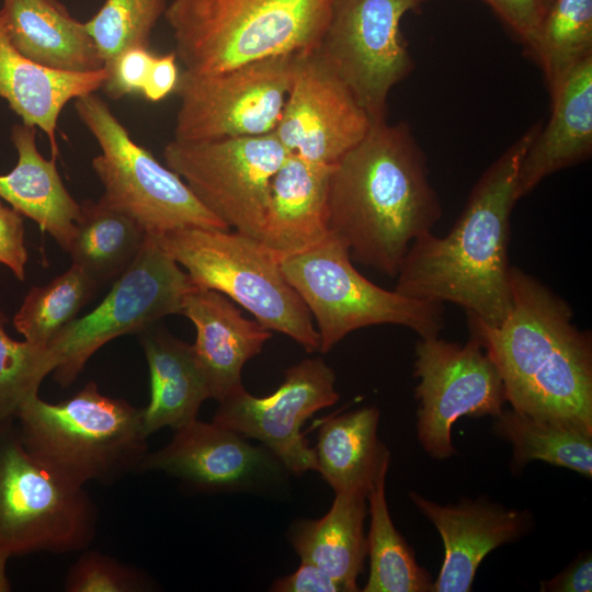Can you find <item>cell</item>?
Segmentation results:
<instances>
[{
  "label": "cell",
  "mask_w": 592,
  "mask_h": 592,
  "mask_svg": "<svg viewBox=\"0 0 592 592\" xmlns=\"http://www.w3.org/2000/svg\"><path fill=\"white\" fill-rule=\"evenodd\" d=\"M425 155L408 124L373 122L366 136L330 170L329 232L352 259L397 276L415 239L442 217Z\"/></svg>",
  "instance_id": "obj_1"
},
{
  "label": "cell",
  "mask_w": 592,
  "mask_h": 592,
  "mask_svg": "<svg viewBox=\"0 0 592 592\" xmlns=\"http://www.w3.org/2000/svg\"><path fill=\"white\" fill-rule=\"evenodd\" d=\"M536 123L481 174L452 229L428 232L410 246L395 291L410 298L451 303L482 322L500 325L512 308L510 218L520 164L539 132Z\"/></svg>",
  "instance_id": "obj_2"
},
{
  "label": "cell",
  "mask_w": 592,
  "mask_h": 592,
  "mask_svg": "<svg viewBox=\"0 0 592 592\" xmlns=\"http://www.w3.org/2000/svg\"><path fill=\"white\" fill-rule=\"evenodd\" d=\"M512 308L497 326L468 317L513 409L592 433V340L569 304L538 278L510 267Z\"/></svg>",
  "instance_id": "obj_3"
},
{
  "label": "cell",
  "mask_w": 592,
  "mask_h": 592,
  "mask_svg": "<svg viewBox=\"0 0 592 592\" xmlns=\"http://www.w3.org/2000/svg\"><path fill=\"white\" fill-rule=\"evenodd\" d=\"M333 0H172L164 15L184 70L225 71L315 49Z\"/></svg>",
  "instance_id": "obj_4"
},
{
  "label": "cell",
  "mask_w": 592,
  "mask_h": 592,
  "mask_svg": "<svg viewBox=\"0 0 592 592\" xmlns=\"http://www.w3.org/2000/svg\"><path fill=\"white\" fill-rule=\"evenodd\" d=\"M16 425L32 456L81 487L141 471L149 453L141 409L103 395L94 382L60 402L32 397Z\"/></svg>",
  "instance_id": "obj_5"
},
{
  "label": "cell",
  "mask_w": 592,
  "mask_h": 592,
  "mask_svg": "<svg viewBox=\"0 0 592 592\" xmlns=\"http://www.w3.org/2000/svg\"><path fill=\"white\" fill-rule=\"evenodd\" d=\"M153 236L195 286L226 295L266 329L288 335L306 351L319 350L320 338L309 309L287 282L277 257L260 240L201 227Z\"/></svg>",
  "instance_id": "obj_6"
},
{
  "label": "cell",
  "mask_w": 592,
  "mask_h": 592,
  "mask_svg": "<svg viewBox=\"0 0 592 592\" xmlns=\"http://www.w3.org/2000/svg\"><path fill=\"white\" fill-rule=\"evenodd\" d=\"M280 265L316 319L322 353L368 326L397 325L420 338L439 335L444 326L443 304L372 283L354 267L348 247L330 232L317 244L281 258Z\"/></svg>",
  "instance_id": "obj_7"
},
{
  "label": "cell",
  "mask_w": 592,
  "mask_h": 592,
  "mask_svg": "<svg viewBox=\"0 0 592 592\" xmlns=\"http://www.w3.org/2000/svg\"><path fill=\"white\" fill-rule=\"evenodd\" d=\"M98 511L84 488L24 447L16 422L0 430V554H68L88 548Z\"/></svg>",
  "instance_id": "obj_8"
},
{
  "label": "cell",
  "mask_w": 592,
  "mask_h": 592,
  "mask_svg": "<svg viewBox=\"0 0 592 592\" xmlns=\"http://www.w3.org/2000/svg\"><path fill=\"white\" fill-rule=\"evenodd\" d=\"M75 109L100 148L92 168L104 187L100 198L106 205L151 235L185 227L229 230L175 172L133 140L103 100L91 93L76 99Z\"/></svg>",
  "instance_id": "obj_9"
},
{
  "label": "cell",
  "mask_w": 592,
  "mask_h": 592,
  "mask_svg": "<svg viewBox=\"0 0 592 592\" xmlns=\"http://www.w3.org/2000/svg\"><path fill=\"white\" fill-rule=\"evenodd\" d=\"M194 287L186 271L180 269L153 235L147 234L137 258L115 280L101 304L72 320L49 343L57 357L54 379L68 387L107 342L139 333L166 316L181 315L184 298Z\"/></svg>",
  "instance_id": "obj_10"
},
{
  "label": "cell",
  "mask_w": 592,
  "mask_h": 592,
  "mask_svg": "<svg viewBox=\"0 0 592 592\" xmlns=\"http://www.w3.org/2000/svg\"><path fill=\"white\" fill-rule=\"evenodd\" d=\"M291 152L274 132L184 141L163 148L166 166L228 228L260 240L272 179Z\"/></svg>",
  "instance_id": "obj_11"
},
{
  "label": "cell",
  "mask_w": 592,
  "mask_h": 592,
  "mask_svg": "<svg viewBox=\"0 0 592 592\" xmlns=\"http://www.w3.org/2000/svg\"><path fill=\"white\" fill-rule=\"evenodd\" d=\"M431 0H333L315 50L346 84L373 122L387 119L391 89L414 64L401 19Z\"/></svg>",
  "instance_id": "obj_12"
},
{
  "label": "cell",
  "mask_w": 592,
  "mask_h": 592,
  "mask_svg": "<svg viewBox=\"0 0 592 592\" xmlns=\"http://www.w3.org/2000/svg\"><path fill=\"white\" fill-rule=\"evenodd\" d=\"M297 54L277 55L225 71L184 70L174 138L195 141L274 132L291 89Z\"/></svg>",
  "instance_id": "obj_13"
},
{
  "label": "cell",
  "mask_w": 592,
  "mask_h": 592,
  "mask_svg": "<svg viewBox=\"0 0 592 592\" xmlns=\"http://www.w3.org/2000/svg\"><path fill=\"white\" fill-rule=\"evenodd\" d=\"M414 368L418 440L435 459L456 454L452 426L459 418H494L503 410L506 398L500 374L474 337L464 345L439 335L420 338Z\"/></svg>",
  "instance_id": "obj_14"
},
{
  "label": "cell",
  "mask_w": 592,
  "mask_h": 592,
  "mask_svg": "<svg viewBox=\"0 0 592 592\" xmlns=\"http://www.w3.org/2000/svg\"><path fill=\"white\" fill-rule=\"evenodd\" d=\"M333 369L321 358L303 360L285 372L281 386L266 397L244 387L219 402L213 422L262 442L293 474L317 470L316 452L301 424L339 400Z\"/></svg>",
  "instance_id": "obj_15"
},
{
  "label": "cell",
  "mask_w": 592,
  "mask_h": 592,
  "mask_svg": "<svg viewBox=\"0 0 592 592\" xmlns=\"http://www.w3.org/2000/svg\"><path fill=\"white\" fill-rule=\"evenodd\" d=\"M372 124L315 49L297 54L293 82L274 129L291 153L333 166L366 136Z\"/></svg>",
  "instance_id": "obj_16"
},
{
  "label": "cell",
  "mask_w": 592,
  "mask_h": 592,
  "mask_svg": "<svg viewBox=\"0 0 592 592\" xmlns=\"http://www.w3.org/2000/svg\"><path fill=\"white\" fill-rule=\"evenodd\" d=\"M409 497L443 540L444 559L433 581V592L471 591L483 558L493 549L521 539L533 523L527 510L505 508L482 498L442 505L414 491Z\"/></svg>",
  "instance_id": "obj_17"
},
{
  "label": "cell",
  "mask_w": 592,
  "mask_h": 592,
  "mask_svg": "<svg viewBox=\"0 0 592 592\" xmlns=\"http://www.w3.org/2000/svg\"><path fill=\"white\" fill-rule=\"evenodd\" d=\"M181 315L195 326L192 349L210 398L220 402L243 388V365L262 351L272 331L244 318L226 295L197 286L185 296Z\"/></svg>",
  "instance_id": "obj_18"
},
{
  "label": "cell",
  "mask_w": 592,
  "mask_h": 592,
  "mask_svg": "<svg viewBox=\"0 0 592 592\" xmlns=\"http://www.w3.org/2000/svg\"><path fill=\"white\" fill-rule=\"evenodd\" d=\"M271 465L266 453L242 435L196 419L177 430L166 446L148 453L141 471H164L193 486L216 489L249 482Z\"/></svg>",
  "instance_id": "obj_19"
},
{
  "label": "cell",
  "mask_w": 592,
  "mask_h": 592,
  "mask_svg": "<svg viewBox=\"0 0 592 592\" xmlns=\"http://www.w3.org/2000/svg\"><path fill=\"white\" fill-rule=\"evenodd\" d=\"M549 93L551 115L522 158L517 200L548 175L587 160L592 152V57L574 67Z\"/></svg>",
  "instance_id": "obj_20"
},
{
  "label": "cell",
  "mask_w": 592,
  "mask_h": 592,
  "mask_svg": "<svg viewBox=\"0 0 592 592\" xmlns=\"http://www.w3.org/2000/svg\"><path fill=\"white\" fill-rule=\"evenodd\" d=\"M331 167L289 153L274 174L260 241L278 260L329 235L327 189Z\"/></svg>",
  "instance_id": "obj_21"
},
{
  "label": "cell",
  "mask_w": 592,
  "mask_h": 592,
  "mask_svg": "<svg viewBox=\"0 0 592 592\" xmlns=\"http://www.w3.org/2000/svg\"><path fill=\"white\" fill-rule=\"evenodd\" d=\"M106 68L68 72L44 67L22 55L10 42L0 13V98L22 123L43 130L58 156L57 126L65 105L103 88Z\"/></svg>",
  "instance_id": "obj_22"
},
{
  "label": "cell",
  "mask_w": 592,
  "mask_h": 592,
  "mask_svg": "<svg viewBox=\"0 0 592 592\" xmlns=\"http://www.w3.org/2000/svg\"><path fill=\"white\" fill-rule=\"evenodd\" d=\"M33 126L21 123L12 127L18 161L9 173L0 174V197L22 216L33 219L68 252L81 206L64 185L55 158L45 159L38 151Z\"/></svg>",
  "instance_id": "obj_23"
},
{
  "label": "cell",
  "mask_w": 592,
  "mask_h": 592,
  "mask_svg": "<svg viewBox=\"0 0 592 592\" xmlns=\"http://www.w3.org/2000/svg\"><path fill=\"white\" fill-rule=\"evenodd\" d=\"M0 13L10 42L31 60L68 72L105 67L86 24L57 0H2Z\"/></svg>",
  "instance_id": "obj_24"
},
{
  "label": "cell",
  "mask_w": 592,
  "mask_h": 592,
  "mask_svg": "<svg viewBox=\"0 0 592 592\" xmlns=\"http://www.w3.org/2000/svg\"><path fill=\"white\" fill-rule=\"evenodd\" d=\"M138 334L150 374V399L141 409L145 430L148 435L164 426L177 431L196 420L210 398L192 344L156 325Z\"/></svg>",
  "instance_id": "obj_25"
},
{
  "label": "cell",
  "mask_w": 592,
  "mask_h": 592,
  "mask_svg": "<svg viewBox=\"0 0 592 592\" xmlns=\"http://www.w3.org/2000/svg\"><path fill=\"white\" fill-rule=\"evenodd\" d=\"M366 498L361 491L335 492L322 517L299 520L289 532L291 544L300 559L320 568L344 592L358 591L356 580L367 556Z\"/></svg>",
  "instance_id": "obj_26"
},
{
  "label": "cell",
  "mask_w": 592,
  "mask_h": 592,
  "mask_svg": "<svg viewBox=\"0 0 592 592\" xmlns=\"http://www.w3.org/2000/svg\"><path fill=\"white\" fill-rule=\"evenodd\" d=\"M378 422L379 410L364 407L329 417L319 428L316 471L334 492L367 496L379 471L389 466V451L377 436Z\"/></svg>",
  "instance_id": "obj_27"
},
{
  "label": "cell",
  "mask_w": 592,
  "mask_h": 592,
  "mask_svg": "<svg viewBox=\"0 0 592 592\" xmlns=\"http://www.w3.org/2000/svg\"><path fill=\"white\" fill-rule=\"evenodd\" d=\"M68 251L71 265L96 287L115 281L135 261L147 231L132 217L98 202L84 201Z\"/></svg>",
  "instance_id": "obj_28"
},
{
  "label": "cell",
  "mask_w": 592,
  "mask_h": 592,
  "mask_svg": "<svg viewBox=\"0 0 592 592\" xmlns=\"http://www.w3.org/2000/svg\"><path fill=\"white\" fill-rule=\"evenodd\" d=\"M493 431L512 445L516 471L532 460H543L592 477V433L513 408L494 417Z\"/></svg>",
  "instance_id": "obj_29"
},
{
  "label": "cell",
  "mask_w": 592,
  "mask_h": 592,
  "mask_svg": "<svg viewBox=\"0 0 592 592\" xmlns=\"http://www.w3.org/2000/svg\"><path fill=\"white\" fill-rule=\"evenodd\" d=\"M388 466L375 478L368 493L371 524L366 536L369 576L364 592H433L431 574L396 530L386 500Z\"/></svg>",
  "instance_id": "obj_30"
},
{
  "label": "cell",
  "mask_w": 592,
  "mask_h": 592,
  "mask_svg": "<svg viewBox=\"0 0 592 592\" xmlns=\"http://www.w3.org/2000/svg\"><path fill=\"white\" fill-rule=\"evenodd\" d=\"M553 90L592 57V0H554L545 11L531 56Z\"/></svg>",
  "instance_id": "obj_31"
},
{
  "label": "cell",
  "mask_w": 592,
  "mask_h": 592,
  "mask_svg": "<svg viewBox=\"0 0 592 592\" xmlns=\"http://www.w3.org/2000/svg\"><path fill=\"white\" fill-rule=\"evenodd\" d=\"M96 289L92 281L71 265L48 284L29 291L13 325L24 340L48 348L57 333L77 318Z\"/></svg>",
  "instance_id": "obj_32"
},
{
  "label": "cell",
  "mask_w": 592,
  "mask_h": 592,
  "mask_svg": "<svg viewBox=\"0 0 592 592\" xmlns=\"http://www.w3.org/2000/svg\"><path fill=\"white\" fill-rule=\"evenodd\" d=\"M7 322L0 310V430L16 422L24 403L38 395L42 382L57 366L49 348L11 339Z\"/></svg>",
  "instance_id": "obj_33"
},
{
  "label": "cell",
  "mask_w": 592,
  "mask_h": 592,
  "mask_svg": "<svg viewBox=\"0 0 592 592\" xmlns=\"http://www.w3.org/2000/svg\"><path fill=\"white\" fill-rule=\"evenodd\" d=\"M164 11L166 0H105L84 23L104 66L128 47H148L151 31Z\"/></svg>",
  "instance_id": "obj_34"
},
{
  "label": "cell",
  "mask_w": 592,
  "mask_h": 592,
  "mask_svg": "<svg viewBox=\"0 0 592 592\" xmlns=\"http://www.w3.org/2000/svg\"><path fill=\"white\" fill-rule=\"evenodd\" d=\"M150 587L143 572L95 550L81 554L64 583L67 592H140Z\"/></svg>",
  "instance_id": "obj_35"
},
{
  "label": "cell",
  "mask_w": 592,
  "mask_h": 592,
  "mask_svg": "<svg viewBox=\"0 0 592 592\" xmlns=\"http://www.w3.org/2000/svg\"><path fill=\"white\" fill-rule=\"evenodd\" d=\"M153 56L145 46H133L121 52L105 66V93L113 100L141 93Z\"/></svg>",
  "instance_id": "obj_36"
},
{
  "label": "cell",
  "mask_w": 592,
  "mask_h": 592,
  "mask_svg": "<svg viewBox=\"0 0 592 592\" xmlns=\"http://www.w3.org/2000/svg\"><path fill=\"white\" fill-rule=\"evenodd\" d=\"M483 1L532 56L544 11L538 0Z\"/></svg>",
  "instance_id": "obj_37"
},
{
  "label": "cell",
  "mask_w": 592,
  "mask_h": 592,
  "mask_svg": "<svg viewBox=\"0 0 592 592\" xmlns=\"http://www.w3.org/2000/svg\"><path fill=\"white\" fill-rule=\"evenodd\" d=\"M27 259L23 216L0 202V263L24 281Z\"/></svg>",
  "instance_id": "obj_38"
},
{
  "label": "cell",
  "mask_w": 592,
  "mask_h": 592,
  "mask_svg": "<svg viewBox=\"0 0 592 592\" xmlns=\"http://www.w3.org/2000/svg\"><path fill=\"white\" fill-rule=\"evenodd\" d=\"M271 591L275 592H344L343 588L317 566L301 560L293 573L276 579Z\"/></svg>",
  "instance_id": "obj_39"
},
{
  "label": "cell",
  "mask_w": 592,
  "mask_h": 592,
  "mask_svg": "<svg viewBox=\"0 0 592 592\" xmlns=\"http://www.w3.org/2000/svg\"><path fill=\"white\" fill-rule=\"evenodd\" d=\"M544 592H591L592 554L583 551L554 578L540 582Z\"/></svg>",
  "instance_id": "obj_40"
},
{
  "label": "cell",
  "mask_w": 592,
  "mask_h": 592,
  "mask_svg": "<svg viewBox=\"0 0 592 592\" xmlns=\"http://www.w3.org/2000/svg\"><path fill=\"white\" fill-rule=\"evenodd\" d=\"M178 81L175 53L155 55L141 94L150 102H159L175 91Z\"/></svg>",
  "instance_id": "obj_41"
},
{
  "label": "cell",
  "mask_w": 592,
  "mask_h": 592,
  "mask_svg": "<svg viewBox=\"0 0 592 592\" xmlns=\"http://www.w3.org/2000/svg\"><path fill=\"white\" fill-rule=\"evenodd\" d=\"M8 556L0 554V592H8L11 590V584L7 576Z\"/></svg>",
  "instance_id": "obj_42"
},
{
  "label": "cell",
  "mask_w": 592,
  "mask_h": 592,
  "mask_svg": "<svg viewBox=\"0 0 592 592\" xmlns=\"http://www.w3.org/2000/svg\"><path fill=\"white\" fill-rule=\"evenodd\" d=\"M538 1H539L540 5H542V9H543L544 13H545L547 8L551 4V2L554 0H538Z\"/></svg>",
  "instance_id": "obj_43"
}]
</instances>
